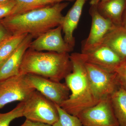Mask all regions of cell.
<instances>
[{"mask_svg":"<svg viewBox=\"0 0 126 126\" xmlns=\"http://www.w3.org/2000/svg\"><path fill=\"white\" fill-rule=\"evenodd\" d=\"M8 0H0V4L4 3V2H5L6 1H7Z\"/></svg>","mask_w":126,"mask_h":126,"instance_id":"83f0119b","label":"cell"},{"mask_svg":"<svg viewBox=\"0 0 126 126\" xmlns=\"http://www.w3.org/2000/svg\"><path fill=\"white\" fill-rule=\"evenodd\" d=\"M16 2L14 0H8L0 4V19L6 18L11 14Z\"/></svg>","mask_w":126,"mask_h":126,"instance_id":"7402d4cb","label":"cell"},{"mask_svg":"<svg viewBox=\"0 0 126 126\" xmlns=\"http://www.w3.org/2000/svg\"><path fill=\"white\" fill-rule=\"evenodd\" d=\"M123 26L126 27V10L125 11V14L123 15L122 18V25Z\"/></svg>","mask_w":126,"mask_h":126,"instance_id":"d4e9b609","label":"cell"},{"mask_svg":"<svg viewBox=\"0 0 126 126\" xmlns=\"http://www.w3.org/2000/svg\"><path fill=\"white\" fill-rule=\"evenodd\" d=\"M102 0H91L90 2V4L91 5H97L98 4L99 1Z\"/></svg>","mask_w":126,"mask_h":126,"instance_id":"484cf974","label":"cell"},{"mask_svg":"<svg viewBox=\"0 0 126 126\" xmlns=\"http://www.w3.org/2000/svg\"><path fill=\"white\" fill-rule=\"evenodd\" d=\"M27 34L12 35L0 44V67L13 54Z\"/></svg>","mask_w":126,"mask_h":126,"instance_id":"e0dca14e","label":"cell"},{"mask_svg":"<svg viewBox=\"0 0 126 126\" xmlns=\"http://www.w3.org/2000/svg\"><path fill=\"white\" fill-rule=\"evenodd\" d=\"M85 64L94 92L99 101L111 96L120 87L116 72L90 63Z\"/></svg>","mask_w":126,"mask_h":126,"instance_id":"5b68a950","label":"cell"},{"mask_svg":"<svg viewBox=\"0 0 126 126\" xmlns=\"http://www.w3.org/2000/svg\"><path fill=\"white\" fill-rule=\"evenodd\" d=\"M34 90L27 83L26 75L19 74L0 81V109L12 102L23 101Z\"/></svg>","mask_w":126,"mask_h":126,"instance_id":"ba28073f","label":"cell"},{"mask_svg":"<svg viewBox=\"0 0 126 126\" xmlns=\"http://www.w3.org/2000/svg\"><path fill=\"white\" fill-rule=\"evenodd\" d=\"M110 97L100 100L96 105L77 115L83 126H119Z\"/></svg>","mask_w":126,"mask_h":126,"instance_id":"8992f818","label":"cell"},{"mask_svg":"<svg viewBox=\"0 0 126 126\" xmlns=\"http://www.w3.org/2000/svg\"><path fill=\"white\" fill-rule=\"evenodd\" d=\"M126 0H102L97 5L99 14L117 26L122 25Z\"/></svg>","mask_w":126,"mask_h":126,"instance_id":"5bb4252c","label":"cell"},{"mask_svg":"<svg viewBox=\"0 0 126 126\" xmlns=\"http://www.w3.org/2000/svg\"><path fill=\"white\" fill-rule=\"evenodd\" d=\"M89 14L92 17L91 29L87 38L82 43L81 51L90 49L102 44L107 34L117 26L99 14L97 5H91Z\"/></svg>","mask_w":126,"mask_h":126,"instance_id":"30bf717a","label":"cell"},{"mask_svg":"<svg viewBox=\"0 0 126 126\" xmlns=\"http://www.w3.org/2000/svg\"><path fill=\"white\" fill-rule=\"evenodd\" d=\"M86 0H76L66 15L63 16L60 25L64 33V41L73 48L75 45L74 32L78 27Z\"/></svg>","mask_w":126,"mask_h":126,"instance_id":"4fadbf2b","label":"cell"},{"mask_svg":"<svg viewBox=\"0 0 126 126\" xmlns=\"http://www.w3.org/2000/svg\"><path fill=\"white\" fill-rule=\"evenodd\" d=\"M102 43L110 47L123 60H126V27L116 26L107 34Z\"/></svg>","mask_w":126,"mask_h":126,"instance_id":"9a60e30c","label":"cell"},{"mask_svg":"<svg viewBox=\"0 0 126 126\" xmlns=\"http://www.w3.org/2000/svg\"><path fill=\"white\" fill-rule=\"evenodd\" d=\"M70 58L72 72L65 79L71 94L68 98L60 106L70 115L77 116L100 101L94 94L88 77L85 61L81 53H73L70 55Z\"/></svg>","mask_w":126,"mask_h":126,"instance_id":"7a4b0ae2","label":"cell"},{"mask_svg":"<svg viewBox=\"0 0 126 126\" xmlns=\"http://www.w3.org/2000/svg\"><path fill=\"white\" fill-rule=\"evenodd\" d=\"M52 0L54 1L55 3H57L61 2L63 1H68L72 2V1H74L75 0Z\"/></svg>","mask_w":126,"mask_h":126,"instance_id":"4316f807","label":"cell"},{"mask_svg":"<svg viewBox=\"0 0 126 126\" xmlns=\"http://www.w3.org/2000/svg\"><path fill=\"white\" fill-rule=\"evenodd\" d=\"M33 39L31 35L28 34L13 54L0 67V81L19 75L23 56Z\"/></svg>","mask_w":126,"mask_h":126,"instance_id":"7c38bea8","label":"cell"},{"mask_svg":"<svg viewBox=\"0 0 126 126\" xmlns=\"http://www.w3.org/2000/svg\"><path fill=\"white\" fill-rule=\"evenodd\" d=\"M23 117V103L20 102L16 107L5 113L0 112V126H9L14 119Z\"/></svg>","mask_w":126,"mask_h":126,"instance_id":"ffe728a7","label":"cell"},{"mask_svg":"<svg viewBox=\"0 0 126 126\" xmlns=\"http://www.w3.org/2000/svg\"><path fill=\"white\" fill-rule=\"evenodd\" d=\"M53 126L50 124L32 121L26 119L24 122L20 126Z\"/></svg>","mask_w":126,"mask_h":126,"instance_id":"cb8c5ba5","label":"cell"},{"mask_svg":"<svg viewBox=\"0 0 126 126\" xmlns=\"http://www.w3.org/2000/svg\"><path fill=\"white\" fill-rule=\"evenodd\" d=\"M62 28L59 25L48 31L32 41L29 48L37 51L47 50L58 53H69L74 48L64 41L62 35Z\"/></svg>","mask_w":126,"mask_h":126,"instance_id":"8fae6325","label":"cell"},{"mask_svg":"<svg viewBox=\"0 0 126 126\" xmlns=\"http://www.w3.org/2000/svg\"><path fill=\"white\" fill-rule=\"evenodd\" d=\"M69 4L59 2L20 15L8 16L2 23L12 35L30 34L36 39L48 31L61 25L62 12Z\"/></svg>","mask_w":126,"mask_h":126,"instance_id":"6da1fadb","label":"cell"},{"mask_svg":"<svg viewBox=\"0 0 126 126\" xmlns=\"http://www.w3.org/2000/svg\"><path fill=\"white\" fill-rule=\"evenodd\" d=\"M16 2L11 15H20L56 3L52 0H14Z\"/></svg>","mask_w":126,"mask_h":126,"instance_id":"ac0fdd59","label":"cell"},{"mask_svg":"<svg viewBox=\"0 0 126 126\" xmlns=\"http://www.w3.org/2000/svg\"><path fill=\"white\" fill-rule=\"evenodd\" d=\"M12 35L11 33L3 24L2 19H0V44Z\"/></svg>","mask_w":126,"mask_h":126,"instance_id":"603a6c76","label":"cell"},{"mask_svg":"<svg viewBox=\"0 0 126 126\" xmlns=\"http://www.w3.org/2000/svg\"><path fill=\"white\" fill-rule=\"evenodd\" d=\"M72 70L69 53L39 52L29 48L23 56L19 74H32L60 82Z\"/></svg>","mask_w":126,"mask_h":126,"instance_id":"3957f363","label":"cell"},{"mask_svg":"<svg viewBox=\"0 0 126 126\" xmlns=\"http://www.w3.org/2000/svg\"><path fill=\"white\" fill-rule=\"evenodd\" d=\"M56 106L59 113V119L53 126H82L81 121L78 117L68 113L60 106L56 104Z\"/></svg>","mask_w":126,"mask_h":126,"instance_id":"d6986e66","label":"cell"},{"mask_svg":"<svg viewBox=\"0 0 126 126\" xmlns=\"http://www.w3.org/2000/svg\"><path fill=\"white\" fill-rule=\"evenodd\" d=\"M119 86L126 92V60L122 62L115 69Z\"/></svg>","mask_w":126,"mask_h":126,"instance_id":"44dd1931","label":"cell"},{"mask_svg":"<svg viewBox=\"0 0 126 126\" xmlns=\"http://www.w3.org/2000/svg\"><path fill=\"white\" fill-rule=\"evenodd\" d=\"M119 126H126V92L121 87L110 97Z\"/></svg>","mask_w":126,"mask_h":126,"instance_id":"2e32d148","label":"cell"},{"mask_svg":"<svg viewBox=\"0 0 126 126\" xmlns=\"http://www.w3.org/2000/svg\"><path fill=\"white\" fill-rule=\"evenodd\" d=\"M26 79L31 87L58 106H60L70 95V89L66 83L32 74H26Z\"/></svg>","mask_w":126,"mask_h":126,"instance_id":"52a82bcc","label":"cell"},{"mask_svg":"<svg viewBox=\"0 0 126 126\" xmlns=\"http://www.w3.org/2000/svg\"><path fill=\"white\" fill-rule=\"evenodd\" d=\"M23 103V117L26 119L53 126L58 121L56 104L42 94L34 90Z\"/></svg>","mask_w":126,"mask_h":126,"instance_id":"277c9868","label":"cell"},{"mask_svg":"<svg viewBox=\"0 0 126 126\" xmlns=\"http://www.w3.org/2000/svg\"><path fill=\"white\" fill-rule=\"evenodd\" d=\"M85 63H90L104 69L114 71L123 60L112 49L104 44H100L90 49L81 51Z\"/></svg>","mask_w":126,"mask_h":126,"instance_id":"9c48e42d","label":"cell"}]
</instances>
